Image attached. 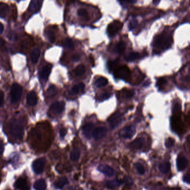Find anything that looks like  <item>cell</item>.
<instances>
[{
	"mask_svg": "<svg viewBox=\"0 0 190 190\" xmlns=\"http://www.w3.org/2000/svg\"><path fill=\"white\" fill-rule=\"evenodd\" d=\"M10 132L12 135L16 139H21L23 135V128L16 120H12L10 124Z\"/></svg>",
	"mask_w": 190,
	"mask_h": 190,
	"instance_id": "6da1fadb",
	"label": "cell"
},
{
	"mask_svg": "<svg viewBox=\"0 0 190 190\" xmlns=\"http://www.w3.org/2000/svg\"><path fill=\"white\" fill-rule=\"evenodd\" d=\"M114 75L117 78L128 80L131 78V71L127 66L123 65L117 67L114 70Z\"/></svg>",
	"mask_w": 190,
	"mask_h": 190,
	"instance_id": "7a4b0ae2",
	"label": "cell"
},
{
	"mask_svg": "<svg viewBox=\"0 0 190 190\" xmlns=\"http://www.w3.org/2000/svg\"><path fill=\"white\" fill-rule=\"evenodd\" d=\"M23 93V88L17 83H14L11 89V101L12 103H15L20 100Z\"/></svg>",
	"mask_w": 190,
	"mask_h": 190,
	"instance_id": "3957f363",
	"label": "cell"
},
{
	"mask_svg": "<svg viewBox=\"0 0 190 190\" xmlns=\"http://www.w3.org/2000/svg\"><path fill=\"white\" fill-rule=\"evenodd\" d=\"M171 37L166 34L160 35L156 41V45L158 48H168L171 44Z\"/></svg>",
	"mask_w": 190,
	"mask_h": 190,
	"instance_id": "277c9868",
	"label": "cell"
},
{
	"mask_svg": "<svg viewBox=\"0 0 190 190\" xmlns=\"http://www.w3.org/2000/svg\"><path fill=\"white\" fill-rule=\"evenodd\" d=\"M123 26L122 23H120L119 21H114L111 23L108 26L107 28V33L110 36H115L116 34L122 29Z\"/></svg>",
	"mask_w": 190,
	"mask_h": 190,
	"instance_id": "5b68a950",
	"label": "cell"
},
{
	"mask_svg": "<svg viewBox=\"0 0 190 190\" xmlns=\"http://www.w3.org/2000/svg\"><path fill=\"white\" fill-rule=\"evenodd\" d=\"M45 160L44 158H40L34 160L32 167L34 172L36 174H41L44 169Z\"/></svg>",
	"mask_w": 190,
	"mask_h": 190,
	"instance_id": "8992f818",
	"label": "cell"
},
{
	"mask_svg": "<svg viewBox=\"0 0 190 190\" xmlns=\"http://www.w3.org/2000/svg\"><path fill=\"white\" fill-rule=\"evenodd\" d=\"M122 114L119 112H116L109 119V126L112 129L116 128L122 121Z\"/></svg>",
	"mask_w": 190,
	"mask_h": 190,
	"instance_id": "52a82bcc",
	"label": "cell"
},
{
	"mask_svg": "<svg viewBox=\"0 0 190 190\" xmlns=\"http://www.w3.org/2000/svg\"><path fill=\"white\" fill-rule=\"evenodd\" d=\"M135 133V128L134 126H127L120 132V135L124 139H131Z\"/></svg>",
	"mask_w": 190,
	"mask_h": 190,
	"instance_id": "ba28073f",
	"label": "cell"
},
{
	"mask_svg": "<svg viewBox=\"0 0 190 190\" xmlns=\"http://www.w3.org/2000/svg\"><path fill=\"white\" fill-rule=\"evenodd\" d=\"M65 105V104L64 101H56L51 105L50 110L54 113L59 114L64 111Z\"/></svg>",
	"mask_w": 190,
	"mask_h": 190,
	"instance_id": "9c48e42d",
	"label": "cell"
},
{
	"mask_svg": "<svg viewBox=\"0 0 190 190\" xmlns=\"http://www.w3.org/2000/svg\"><path fill=\"white\" fill-rule=\"evenodd\" d=\"M107 133V130L105 127H98L95 128L92 133V135L96 140H99L104 138Z\"/></svg>",
	"mask_w": 190,
	"mask_h": 190,
	"instance_id": "30bf717a",
	"label": "cell"
},
{
	"mask_svg": "<svg viewBox=\"0 0 190 190\" xmlns=\"http://www.w3.org/2000/svg\"><path fill=\"white\" fill-rule=\"evenodd\" d=\"M188 164V162L186 158L183 156L180 155L177 159V167L179 171H183L187 167Z\"/></svg>",
	"mask_w": 190,
	"mask_h": 190,
	"instance_id": "8fae6325",
	"label": "cell"
},
{
	"mask_svg": "<svg viewBox=\"0 0 190 190\" xmlns=\"http://www.w3.org/2000/svg\"><path fill=\"white\" fill-rule=\"evenodd\" d=\"M43 1L40 0H34L30 2L29 10L33 13H36L40 11Z\"/></svg>",
	"mask_w": 190,
	"mask_h": 190,
	"instance_id": "7c38bea8",
	"label": "cell"
},
{
	"mask_svg": "<svg viewBox=\"0 0 190 190\" xmlns=\"http://www.w3.org/2000/svg\"><path fill=\"white\" fill-rule=\"evenodd\" d=\"M98 169L101 172L104 173L105 175L108 176L109 177H111L114 173V170L108 165L101 164L98 167Z\"/></svg>",
	"mask_w": 190,
	"mask_h": 190,
	"instance_id": "4fadbf2b",
	"label": "cell"
},
{
	"mask_svg": "<svg viewBox=\"0 0 190 190\" xmlns=\"http://www.w3.org/2000/svg\"><path fill=\"white\" fill-rule=\"evenodd\" d=\"M145 141L143 138H138L135 139L134 141L131 142L129 146L131 148L135 149H141L145 145Z\"/></svg>",
	"mask_w": 190,
	"mask_h": 190,
	"instance_id": "5bb4252c",
	"label": "cell"
},
{
	"mask_svg": "<svg viewBox=\"0 0 190 190\" xmlns=\"http://www.w3.org/2000/svg\"><path fill=\"white\" fill-rule=\"evenodd\" d=\"M94 125L93 123H87L83 127V131L84 135L87 138L89 139L92 135L93 132Z\"/></svg>",
	"mask_w": 190,
	"mask_h": 190,
	"instance_id": "9a60e30c",
	"label": "cell"
},
{
	"mask_svg": "<svg viewBox=\"0 0 190 190\" xmlns=\"http://www.w3.org/2000/svg\"><path fill=\"white\" fill-rule=\"evenodd\" d=\"M37 98L36 94L34 92L31 91L28 94L27 96V103L30 106H34L37 104Z\"/></svg>",
	"mask_w": 190,
	"mask_h": 190,
	"instance_id": "2e32d148",
	"label": "cell"
},
{
	"mask_svg": "<svg viewBox=\"0 0 190 190\" xmlns=\"http://www.w3.org/2000/svg\"><path fill=\"white\" fill-rule=\"evenodd\" d=\"M14 186L16 189L23 190L26 189V188L29 187L27 186V182L26 179L23 178H20L18 179L14 184Z\"/></svg>",
	"mask_w": 190,
	"mask_h": 190,
	"instance_id": "e0dca14e",
	"label": "cell"
},
{
	"mask_svg": "<svg viewBox=\"0 0 190 190\" xmlns=\"http://www.w3.org/2000/svg\"><path fill=\"white\" fill-rule=\"evenodd\" d=\"M52 69V66L50 64H48L45 66L44 68L42 69L40 73V77L42 79L45 80L48 78L49 75L51 73Z\"/></svg>",
	"mask_w": 190,
	"mask_h": 190,
	"instance_id": "ac0fdd59",
	"label": "cell"
},
{
	"mask_svg": "<svg viewBox=\"0 0 190 190\" xmlns=\"http://www.w3.org/2000/svg\"><path fill=\"white\" fill-rule=\"evenodd\" d=\"M34 188L35 190H46V183L44 179H39L37 180L34 185Z\"/></svg>",
	"mask_w": 190,
	"mask_h": 190,
	"instance_id": "d6986e66",
	"label": "cell"
},
{
	"mask_svg": "<svg viewBox=\"0 0 190 190\" xmlns=\"http://www.w3.org/2000/svg\"><path fill=\"white\" fill-rule=\"evenodd\" d=\"M9 12V7L7 4L0 3V17L5 18Z\"/></svg>",
	"mask_w": 190,
	"mask_h": 190,
	"instance_id": "ffe728a7",
	"label": "cell"
},
{
	"mask_svg": "<svg viewBox=\"0 0 190 190\" xmlns=\"http://www.w3.org/2000/svg\"><path fill=\"white\" fill-rule=\"evenodd\" d=\"M122 182H123L122 181L119 180L118 179H114L108 181V182L107 183L106 185L108 188L114 189L119 187L122 183Z\"/></svg>",
	"mask_w": 190,
	"mask_h": 190,
	"instance_id": "44dd1931",
	"label": "cell"
},
{
	"mask_svg": "<svg viewBox=\"0 0 190 190\" xmlns=\"http://www.w3.org/2000/svg\"><path fill=\"white\" fill-rule=\"evenodd\" d=\"M40 56V51L38 48H35L30 54L31 59L34 64L37 63Z\"/></svg>",
	"mask_w": 190,
	"mask_h": 190,
	"instance_id": "7402d4cb",
	"label": "cell"
},
{
	"mask_svg": "<svg viewBox=\"0 0 190 190\" xmlns=\"http://www.w3.org/2000/svg\"><path fill=\"white\" fill-rule=\"evenodd\" d=\"M85 89V84L83 83H80L77 85L74 86L71 89V92L74 94L80 93L83 92Z\"/></svg>",
	"mask_w": 190,
	"mask_h": 190,
	"instance_id": "603a6c76",
	"label": "cell"
},
{
	"mask_svg": "<svg viewBox=\"0 0 190 190\" xmlns=\"http://www.w3.org/2000/svg\"><path fill=\"white\" fill-rule=\"evenodd\" d=\"M67 183L68 180L66 177H61L55 183V187L56 188L61 189L65 186V185H66Z\"/></svg>",
	"mask_w": 190,
	"mask_h": 190,
	"instance_id": "cb8c5ba5",
	"label": "cell"
},
{
	"mask_svg": "<svg viewBox=\"0 0 190 190\" xmlns=\"http://www.w3.org/2000/svg\"><path fill=\"white\" fill-rule=\"evenodd\" d=\"M108 83V80L105 77L101 76L97 79V81L95 83V86L97 88H101L107 86Z\"/></svg>",
	"mask_w": 190,
	"mask_h": 190,
	"instance_id": "d4e9b609",
	"label": "cell"
},
{
	"mask_svg": "<svg viewBox=\"0 0 190 190\" xmlns=\"http://www.w3.org/2000/svg\"><path fill=\"white\" fill-rule=\"evenodd\" d=\"M170 168H171V164L168 162L162 163L159 166L160 171L161 173L164 174H166L168 173L170 170Z\"/></svg>",
	"mask_w": 190,
	"mask_h": 190,
	"instance_id": "484cf974",
	"label": "cell"
},
{
	"mask_svg": "<svg viewBox=\"0 0 190 190\" xmlns=\"http://www.w3.org/2000/svg\"><path fill=\"white\" fill-rule=\"evenodd\" d=\"M126 48V45L124 42L120 41L117 44L116 46V51L118 54H122L125 51Z\"/></svg>",
	"mask_w": 190,
	"mask_h": 190,
	"instance_id": "4316f807",
	"label": "cell"
},
{
	"mask_svg": "<svg viewBox=\"0 0 190 190\" xmlns=\"http://www.w3.org/2000/svg\"><path fill=\"white\" fill-rule=\"evenodd\" d=\"M140 57L139 54L138 52H130L126 57V60L127 61H134L138 59Z\"/></svg>",
	"mask_w": 190,
	"mask_h": 190,
	"instance_id": "83f0119b",
	"label": "cell"
},
{
	"mask_svg": "<svg viewBox=\"0 0 190 190\" xmlns=\"http://www.w3.org/2000/svg\"><path fill=\"white\" fill-rule=\"evenodd\" d=\"M86 72V68L83 65H79L75 69V74L76 76H82L83 74H84Z\"/></svg>",
	"mask_w": 190,
	"mask_h": 190,
	"instance_id": "f1b7e54d",
	"label": "cell"
},
{
	"mask_svg": "<svg viewBox=\"0 0 190 190\" xmlns=\"http://www.w3.org/2000/svg\"><path fill=\"white\" fill-rule=\"evenodd\" d=\"M80 156V152L78 149H74L70 154V159L73 161H77L79 159Z\"/></svg>",
	"mask_w": 190,
	"mask_h": 190,
	"instance_id": "f546056e",
	"label": "cell"
},
{
	"mask_svg": "<svg viewBox=\"0 0 190 190\" xmlns=\"http://www.w3.org/2000/svg\"><path fill=\"white\" fill-rule=\"evenodd\" d=\"M64 46L66 48H74V44L71 39L69 38H67L64 42Z\"/></svg>",
	"mask_w": 190,
	"mask_h": 190,
	"instance_id": "4dcf8cb0",
	"label": "cell"
},
{
	"mask_svg": "<svg viewBox=\"0 0 190 190\" xmlns=\"http://www.w3.org/2000/svg\"><path fill=\"white\" fill-rule=\"evenodd\" d=\"M118 60L116 59L114 60H111V61H109L108 62V67L110 70H112L113 69H114V67H116L118 64Z\"/></svg>",
	"mask_w": 190,
	"mask_h": 190,
	"instance_id": "1f68e13d",
	"label": "cell"
},
{
	"mask_svg": "<svg viewBox=\"0 0 190 190\" xmlns=\"http://www.w3.org/2000/svg\"><path fill=\"white\" fill-rule=\"evenodd\" d=\"M56 93V88L54 86H50L48 87V90H47V93L50 97H54Z\"/></svg>",
	"mask_w": 190,
	"mask_h": 190,
	"instance_id": "d6a6232c",
	"label": "cell"
},
{
	"mask_svg": "<svg viewBox=\"0 0 190 190\" xmlns=\"http://www.w3.org/2000/svg\"><path fill=\"white\" fill-rule=\"evenodd\" d=\"M46 36L48 38V40L50 41L51 43L55 42V36L54 33L51 31H48L46 32Z\"/></svg>",
	"mask_w": 190,
	"mask_h": 190,
	"instance_id": "836d02e7",
	"label": "cell"
},
{
	"mask_svg": "<svg viewBox=\"0 0 190 190\" xmlns=\"http://www.w3.org/2000/svg\"><path fill=\"white\" fill-rule=\"evenodd\" d=\"M135 168H136V170H137L139 174H140L141 175L145 174V170L142 164H137L135 165Z\"/></svg>",
	"mask_w": 190,
	"mask_h": 190,
	"instance_id": "e575fe53",
	"label": "cell"
},
{
	"mask_svg": "<svg viewBox=\"0 0 190 190\" xmlns=\"http://www.w3.org/2000/svg\"><path fill=\"white\" fill-rule=\"evenodd\" d=\"M174 143H175V140L173 138H168L165 141V145L168 148L172 147L174 145Z\"/></svg>",
	"mask_w": 190,
	"mask_h": 190,
	"instance_id": "d590c367",
	"label": "cell"
},
{
	"mask_svg": "<svg viewBox=\"0 0 190 190\" xmlns=\"http://www.w3.org/2000/svg\"><path fill=\"white\" fill-rule=\"evenodd\" d=\"M123 182H124L126 185L130 186L133 184V179L129 176H127L123 179Z\"/></svg>",
	"mask_w": 190,
	"mask_h": 190,
	"instance_id": "8d00e7d4",
	"label": "cell"
},
{
	"mask_svg": "<svg viewBox=\"0 0 190 190\" xmlns=\"http://www.w3.org/2000/svg\"><path fill=\"white\" fill-rule=\"evenodd\" d=\"M78 15L81 17H86L88 15V12L86 9L80 8L78 11Z\"/></svg>",
	"mask_w": 190,
	"mask_h": 190,
	"instance_id": "74e56055",
	"label": "cell"
},
{
	"mask_svg": "<svg viewBox=\"0 0 190 190\" xmlns=\"http://www.w3.org/2000/svg\"><path fill=\"white\" fill-rule=\"evenodd\" d=\"M134 95V92L133 90H127L125 93V97L128 99H129Z\"/></svg>",
	"mask_w": 190,
	"mask_h": 190,
	"instance_id": "f35d334b",
	"label": "cell"
},
{
	"mask_svg": "<svg viewBox=\"0 0 190 190\" xmlns=\"http://www.w3.org/2000/svg\"><path fill=\"white\" fill-rule=\"evenodd\" d=\"M112 96V94L111 93H104L101 97V101H103V100H105V99H107L109 98Z\"/></svg>",
	"mask_w": 190,
	"mask_h": 190,
	"instance_id": "ab89813d",
	"label": "cell"
},
{
	"mask_svg": "<svg viewBox=\"0 0 190 190\" xmlns=\"http://www.w3.org/2000/svg\"><path fill=\"white\" fill-rule=\"evenodd\" d=\"M137 25V21L136 20H133L132 21H131L129 25V28L130 30L133 29L135 26Z\"/></svg>",
	"mask_w": 190,
	"mask_h": 190,
	"instance_id": "60d3db41",
	"label": "cell"
},
{
	"mask_svg": "<svg viewBox=\"0 0 190 190\" xmlns=\"http://www.w3.org/2000/svg\"><path fill=\"white\" fill-rule=\"evenodd\" d=\"M166 83V80L164 78H160L158 79V82L157 83V85L158 86H162L163 84H164Z\"/></svg>",
	"mask_w": 190,
	"mask_h": 190,
	"instance_id": "b9f144b4",
	"label": "cell"
},
{
	"mask_svg": "<svg viewBox=\"0 0 190 190\" xmlns=\"http://www.w3.org/2000/svg\"><path fill=\"white\" fill-rule=\"evenodd\" d=\"M4 104V94L2 92L0 91V107H1Z\"/></svg>",
	"mask_w": 190,
	"mask_h": 190,
	"instance_id": "7bdbcfd3",
	"label": "cell"
},
{
	"mask_svg": "<svg viewBox=\"0 0 190 190\" xmlns=\"http://www.w3.org/2000/svg\"><path fill=\"white\" fill-rule=\"evenodd\" d=\"M183 180L185 182L187 183L188 184H190V176L188 173L186 175L184 176L183 178Z\"/></svg>",
	"mask_w": 190,
	"mask_h": 190,
	"instance_id": "ee69618b",
	"label": "cell"
},
{
	"mask_svg": "<svg viewBox=\"0 0 190 190\" xmlns=\"http://www.w3.org/2000/svg\"><path fill=\"white\" fill-rule=\"evenodd\" d=\"M67 129L65 128H62L60 131V135L61 137L64 138L65 136V135L67 134Z\"/></svg>",
	"mask_w": 190,
	"mask_h": 190,
	"instance_id": "f6af8a7d",
	"label": "cell"
},
{
	"mask_svg": "<svg viewBox=\"0 0 190 190\" xmlns=\"http://www.w3.org/2000/svg\"><path fill=\"white\" fill-rule=\"evenodd\" d=\"M80 58V56L78 54H75L73 56H72V60L74 61H78Z\"/></svg>",
	"mask_w": 190,
	"mask_h": 190,
	"instance_id": "bcb514c9",
	"label": "cell"
},
{
	"mask_svg": "<svg viewBox=\"0 0 190 190\" xmlns=\"http://www.w3.org/2000/svg\"><path fill=\"white\" fill-rule=\"evenodd\" d=\"M120 3H129V4H134L136 3L137 1H129V0H127V1H119Z\"/></svg>",
	"mask_w": 190,
	"mask_h": 190,
	"instance_id": "7dc6e473",
	"label": "cell"
},
{
	"mask_svg": "<svg viewBox=\"0 0 190 190\" xmlns=\"http://www.w3.org/2000/svg\"><path fill=\"white\" fill-rule=\"evenodd\" d=\"M5 42L4 39L0 37V48L3 47L5 45Z\"/></svg>",
	"mask_w": 190,
	"mask_h": 190,
	"instance_id": "c3c4849f",
	"label": "cell"
},
{
	"mask_svg": "<svg viewBox=\"0 0 190 190\" xmlns=\"http://www.w3.org/2000/svg\"><path fill=\"white\" fill-rule=\"evenodd\" d=\"M4 151V145L1 141H0V153H2Z\"/></svg>",
	"mask_w": 190,
	"mask_h": 190,
	"instance_id": "681fc988",
	"label": "cell"
},
{
	"mask_svg": "<svg viewBox=\"0 0 190 190\" xmlns=\"http://www.w3.org/2000/svg\"><path fill=\"white\" fill-rule=\"evenodd\" d=\"M4 30V26L3 25L0 23V34H2Z\"/></svg>",
	"mask_w": 190,
	"mask_h": 190,
	"instance_id": "f907efd6",
	"label": "cell"
}]
</instances>
